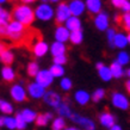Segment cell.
Masks as SVG:
<instances>
[{"mask_svg": "<svg viewBox=\"0 0 130 130\" xmlns=\"http://www.w3.org/2000/svg\"><path fill=\"white\" fill-rule=\"evenodd\" d=\"M49 71H50V73L53 74L54 78H61V76L64 74V69H63V67L60 66V64H53Z\"/></svg>", "mask_w": 130, "mask_h": 130, "instance_id": "30", "label": "cell"}, {"mask_svg": "<svg viewBox=\"0 0 130 130\" xmlns=\"http://www.w3.org/2000/svg\"><path fill=\"white\" fill-rule=\"evenodd\" d=\"M66 62H67V57L64 55H60V56H55V57H54V63H55V64L62 66V64H64Z\"/></svg>", "mask_w": 130, "mask_h": 130, "instance_id": "43", "label": "cell"}, {"mask_svg": "<svg viewBox=\"0 0 130 130\" xmlns=\"http://www.w3.org/2000/svg\"><path fill=\"white\" fill-rule=\"evenodd\" d=\"M85 5L91 14H98L102 12V0H86Z\"/></svg>", "mask_w": 130, "mask_h": 130, "instance_id": "14", "label": "cell"}, {"mask_svg": "<svg viewBox=\"0 0 130 130\" xmlns=\"http://www.w3.org/2000/svg\"><path fill=\"white\" fill-rule=\"evenodd\" d=\"M43 99H44V102L51 107H56V109H57V107L60 106V104H61V97H60L57 93H55L54 91H48V92H45Z\"/></svg>", "mask_w": 130, "mask_h": 130, "instance_id": "9", "label": "cell"}, {"mask_svg": "<svg viewBox=\"0 0 130 130\" xmlns=\"http://www.w3.org/2000/svg\"><path fill=\"white\" fill-rule=\"evenodd\" d=\"M109 130H122V128H121L119 125H117V124H115V125L112 126V128H110Z\"/></svg>", "mask_w": 130, "mask_h": 130, "instance_id": "46", "label": "cell"}, {"mask_svg": "<svg viewBox=\"0 0 130 130\" xmlns=\"http://www.w3.org/2000/svg\"><path fill=\"white\" fill-rule=\"evenodd\" d=\"M47 51H48V44L45 43V42H43V41H41V42H38L37 44H35L34 48H32V53H34V55L37 56V57H41V56L45 55Z\"/></svg>", "mask_w": 130, "mask_h": 130, "instance_id": "18", "label": "cell"}, {"mask_svg": "<svg viewBox=\"0 0 130 130\" xmlns=\"http://www.w3.org/2000/svg\"><path fill=\"white\" fill-rule=\"evenodd\" d=\"M7 0H0V4H3V3H6Z\"/></svg>", "mask_w": 130, "mask_h": 130, "instance_id": "54", "label": "cell"}, {"mask_svg": "<svg viewBox=\"0 0 130 130\" xmlns=\"http://www.w3.org/2000/svg\"><path fill=\"white\" fill-rule=\"evenodd\" d=\"M66 28H67L71 32L81 30V22H80V19L78 18V17L72 16L71 18L66 22Z\"/></svg>", "mask_w": 130, "mask_h": 130, "instance_id": "17", "label": "cell"}, {"mask_svg": "<svg viewBox=\"0 0 130 130\" xmlns=\"http://www.w3.org/2000/svg\"><path fill=\"white\" fill-rule=\"evenodd\" d=\"M0 111L3 113H6V115H11L13 112V107L10 103L5 102V100H0Z\"/></svg>", "mask_w": 130, "mask_h": 130, "instance_id": "32", "label": "cell"}, {"mask_svg": "<svg viewBox=\"0 0 130 130\" xmlns=\"http://www.w3.org/2000/svg\"><path fill=\"white\" fill-rule=\"evenodd\" d=\"M20 1H22V3H23V4H31V3H34V1H36V0H20Z\"/></svg>", "mask_w": 130, "mask_h": 130, "instance_id": "48", "label": "cell"}, {"mask_svg": "<svg viewBox=\"0 0 130 130\" xmlns=\"http://www.w3.org/2000/svg\"><path fill=\"white\" fill-rule=\"evenodd\" d=\"M99 122L103 126L110 129L116 124V118H115V116L112 113L106 111V112H103V113L99 115Z\"/></svg>", "mask_w": 130, "mask_h": 130, "instance_id": "12", "label": "cell"}, {"mask_svg": "<svg viewBox=\"0 0 130 130\" xmlns=\"http://www.w3.org/2000/svg\"><path fill=\"white\" fill-rule=\"evenodd\" d=\"M14 60V56L12 54V51H10L7 49L6 51H4L3 54H0V61L3 63H5V66H10Z\"/></svg>", "mask_w": 130, "mask_h": 130, "instance_id": "25", "label": "cell"}, {"mask_svg": "<svg viewBox=\"0 0 130 130\" xmlns=\"http://www.w3.org/2000/svg\"><path fill=\"white\" fill-rule=\"evenodd\" d=\"M8 23L0 19V37H7L8 35Z\"/></svg>", "mask_w": 130, "mask_h": 130, "instance_id": "38", "label": "cell"}, {"mask_svg": "<svg viewBox=\"0 0 130 130\" xmlns=\"http://www.w3.org/2000/svg\"><path fill=\"white\" fill-rule=\"evenodd\" d=\"M74 98H75V100H76V102L79 103L80 105H86L87 103L90 102L91 95L88 94V92H86V91L80 90V91H78V92L75 93Z\"/></svg>", "mask_w": 130, "mask_h": 130, "instance_id": "21", "label": "cell"}, {"mask_svg": "<svg viewBox=\"0 0 130 130\" xmlns=\"http://www.w3.org/2000/svg\"><path fill=\"white\" fill-rule=\"evenodd\" d=\"M85 8H86V5L84 4V1H81V0H72L69 3V10L72 12V16L74 17L83 14Z\"/></svg>", "mask_w": 130, "mask_h": 130, "instance_id": "11", "label": "cell"}, {"mask_svg": "<svg viewBox=\"0 0 130 130\" xmlns=\"http://www.w3.org/2000/svg\"><path fill=\"white\" fill-rule=\"evenodd\" d=\"M71 119L74 123L79 124L81 128H84L85 130H95V124L94 122L90 118H86V117H83L78 113H73V116L71 117Z\"/></svg>", "mask_w": 130, "mask_h": 130, "instance_id": "5", "label": "cell"}, {"mask_svg": "<svg viewBox=\"0 0 130 130\" xmlns=\"http://www.w3.org/2000/svg\"><path fill=\"white\" fill-rule=\"evenodd\" d=\"M56 110H57V113H59L60 116H62V117H68V118H71L72 116H73V112L71 111L69 104H67V103H61L60 106L57 107Z\"/></svg>", "mask_w": 130, "mask_h": 130, "instance_id": "23", "label": "cell"}, {"mask_svg": "<svg viewBox=\"0 0 130 130\" xmlns=\"http://www.w3.org/2000/svg\"><path fill=\"white\" fill-rule=\"evenodd\" d=\"M128 44H129V42H128V36L122 34V32H117V34H116V37H115V41H113L115 48L124 49Z\"/></svg>", "mask_w": 130, "mask_h": 130, "instance_id": "15", "label": "cell"}, {"mask_svg": "<svg viewBox=\"0 0 130 130\" xmlns=\"http://www.w3.org/2000/svg\"><path fill=\"white\" fill-rule=\"evenodd\" d=\"M119 24L123 26L124 30H126L128 32H130V12L124 13V14L121 17V23Z\"/></svg>", "mask_w": 130, "mask_h": 130, "instance_id": "31", "label": "cell"}, {"mask_svg": "<svg viewBox=\"0 0 130 130\" xmlns=\"http://www.w3.org/2000/svg\"><path fill=\"white\" fill-rule=\"evenodd\" d=\"M94 25L95 28L100 31H105L109 29V14L106 12H100L94 18Z\"/></svg>", "mask_w": 130, "mask_h": 130, "instance_id": "8", "label": "cell"}, {"mask_svg": "<svg viewBox=\"0 0 130 130\" xmlns=\"http://www.w3.org/2000/svg\"><path fill=\"white\" fill-rule=\"evenodd\" d=\"M45 88L42 87L41 85H38L37 83H32V84H29L28 85V92L29 94L31 95L32 98L35 99H38V98H42L44 97L45 94Z\"/></svg>", "mask_w": 130, "mask_h": 130, "instance_id": "10", "label": "cell"}, {"mask_svg": "<svg viewBox=\"0 0 130 130\" xmlns=\"http://www.w3.org/2000/svg\"><path fill=\"white\" fill-rule=\"evenodd\" d=\"M48 121L49 119L47 118V116L45 115H37V118H36V124L38 126H44L48 124Z\"/></svg>", "mask_w": 130, "mask_h": 130, "instance_id": "40", "label": "cell"}, {"mask_svg": "<svg viewBox=\"0 0 130 130\" xmlns=\"http://www.w3.org/2000/svg\"><path fill=\"white\" fill-rule=\"evenodd\" d=\"M126 36H128V42H129V44H130V32H129V34H128Z\"/></svg>", "mask_w": 130, "mask_h": 130, "instance_id": "52", "label": "cell"}, {"mask_svg": "<svg viewBox=\"0 0 130 130\" xmlns=\"http://www.w3.org/2000/svg\"><path fill=\"white\" fill-rule=\"evenodd\" d=\"M40 73V67L36 62H30L28 64V74L30 76H37V74Z\"/></svg>", "mask_w": 130, "mask_h": 130, "instance_id": "33", "label": "cell"}, {"mask_svg": "<svg viewBox=\"0 0 130 130\" xmlns=\"http://www.w3.org/2000/svg\"><path fill=\"white\" fill-rule=\"evenodd\" d=\"M41 1H43V4H47V1H48V0H41Z\"/></svg>", "mask_w": 130, "mask_h": 130, "instance_id": "55", "label": "cell"}, {"mask_svg": "<svg viewBox=\"0 0 130 130\" xmlns=\"http://www.w3.org/2000/svg\"><path fill=\"white\" fill-rule=\"evenodd\" d=\"M64 126H66V122H64V119L61 118V117L55 118L53 121V124H51L53 130H62Z\"/></svg>", "mask_w": 130, "mask_h": 130, "instance_id": "34", "label": "cell"}, {"mask_svg": "<svg viewBox=\"0 0 130 130\" xmlns=\"http://www.w3.org/2000/svg\"><path fill=\"white\" fill-rule=\"evenodd\" d=\"M69 37H71V31H69L66 26L59 25L57 29H56V31H55L56 41H57V42H61V43H64L66 41L69 40Z\"/></svg>", "mask_w": 130, "mask_h": 130, "instance_id": "13", "label": "cell"}, {"mask_svg": "<svg viewBox=\"0 0 130 130\" xmlns=\"http://www.w3.org/2000/svg\"><path fill=\"white\" fill-rule=\"evenodd\" d=\"M110 69H111V73H112V76L116 78V79H119V78H122L123 75L125 74V72L123 69V66L119 64L117 61H115V62L111 63Z\"/></svg>", "mask_w": 130, "mask_h": 130, "instance_id": "20", "label": "cell"}, {"mask_svg": "<svg viewBox=\"0 0 130 130\" xmlns=\"http://www.w3.org/2000/svg\"><path fill=\"white\" fill-rule=\"evenodd\" d=\"M125 73H126V75L129 76V79H130V68H128V71H126Z\"/></svg>", "mask_w": 130, "mask_h": 130, "instance_id": "50", "label": "cell"}, {"mask_svg": "<svg viewBox=\"0 0 130 130\" xmlns=\"http://www.w3.org/2000/svg\"><path fill=\"white\" fill-rule=\"evenodd\" d=\"M5 126L8 128V129H16L17 128V124H16V118H13V117H6L5 118Z\"/></svg>", "mask_w": 130, "mask_h": 130, "instance_id": "41", "label": "cell"}, {"mask_svg": "<svg viewBox=\"0 0 130 130\" xmlns=\"http://www.w3.org/2000/svg\"><path fill=\"white\" fill-rule=\"evenodd\" d=\"M83 31L81 30H78V31H73L71 32V37H69V40L73 44H80L83 42Z\"/></svg>", "mask_w": 130, "mask_h": 130, "instance_id": "28", "label": "cell"}, {"mask_svg": "<svg viewBox=\"0 0 130 130\" xmlns=\"http://www.w3.org/2000/svg\"><path fill=\"white\" fill-rule=\"evenodd\" d=\"M111 102H112V105L115 107L121 109V110H128L130 106L129 99L119 92H113L111 94Z\"/></svg>", "mask_w": 130, "mask_h": 130, "instance_id": "3", "label": "cell"}, {"mask_svg": "<svg viewBox=\"0 0 130 130\" xmlns=\"http://www.w3.org/2000/svg\"><path fill=\"white\" fill-rule=\"evenodd\" d=\"M104 97H105V90L98 88V90H95V92H93V94H92V100L94 103H98V102H100Z\"/></svg>", "mask_w": 130, "mask_h": 130, "instance_id": "36", "label": "cell"}, {"mask_svg": "<svg viewBox=\"0 0 130 130\" xmlns=\"http://www.w3.org/2000/svg\"><path fill=\"white\" fill-rule=\"evenodd\" d=\"M116 30H115L113 28H109L106 30V37H107V42H109V44H110L111 48H115L113 45V41H115V37H116Z\"/></svg>", "mask_w": 130, "mask_h": 130, "instance_id": "35", "label": "cell"}, {"mask_svg": "<svg viewBox=\"0 0 130 130\" xmlns=\"http://www.w3.org/2000/svg\"><path fill=\"white\" fill-rule=\"evenodd\" d=\"M53 80H54V76L50 73V71H40V73L36 76V83L44 88L50 86Z\"/></svg>", "mask_w": 130, "mask_h": 130, "instance_id": "6", "label": "cell"}, {"mask_svg": "<svg viewBox=\"0 0 130 130\" xmlns=\"http://www.w3.org/2000/svg\"><path fill=\"white\" fill-rule=\"evenodd\" d=\"M66 130H79V129H76V128H68V129Z\"/></svg>", "mask_w": 130, "mask_h": 130, "instance_id": "51", "label": "cell"}, {"mask_svg": "<svg viewBox=\"0 0 130 130\" xmlns=\"http://www.w3.org/2000/svg\"><path fill=\"white\" fill-rule=\"evenodd\" d=\"M116 61H117L119 64H122V66H126V64L130 62V56L126 51H121V53H118Z\"/></svg>", "mask_w": 130, "mask_h": 130, "instance_id": "29", "label": "cell"}, {"mask_svg": "<svg viewBox=\"0 0 130 130\" xmlns=\"http://www.w3.org/2000/svg\"><path fill=\"white\" fill-rule=\"evenodd\" d=\"M10 93H11V97L13 98V100H16L18 103H22L26 99V91L22 85H13L10 90Z\"/></svg>", "mask_w": 130, "mask_h": 130, "instance_id": "7", "label": "cell"}, {"mask_svg": "<svg viewBox=\"0 0 130 130\" xmlns=\"http://www.w3.org/2000/svg\"><path fill=\"white\" fill-rule=\"evenodd\" d=\"M22 115H23V117H24V119H25V122L26 123H31L37 118L36 112L35 111H32V110H30V109H25V110H23L22 111Z\"/></svg>", "mask_w": 130, "mask_h": 130, "instance_id": "27", "label": "cell"}, {"mask_svg": "<svg viewBox=\"0 0 130 130\" xmlns=\"http://www.w3.org/2000/svg\"><path fill=\"white\" fill-rule=\"evenodd\" d=\"M95 67H97V69L99 71L100 68L104 67V63H103V62H97V64H95Z\"/></svg>", "mask_w": 130, "mask_h": 130, "instance_id": "47", "label": "cell"}, {"mask_svg": "<svg viewBox=\"0 0 130 130\" xmlns=\"http://www.w3.org/2000/svg\"><path fill=\"white\" fill-rule=\"evenodd\" d=\"M111 4L113 5L115 7L122 10L124 13L130 12V3H129V0H111Z\"/></svg>", "mask_w": 130, "mask_h": 130, "instance_id": "22", "label": "cell"}, {"mask_svg": "<svg viewBox=\"0 0 130 130\" xmlns=\"http://www.w3.org/2000/svg\"><path fill=\"white\" fill-rule=\"evenodd\" d=\"M1 76H3V79L5 81H13L14 78H16V75H14V72L10 66H5L3 69H1Z\"/></svg>", "mask_w": 130, "mask_h": 130, "instance_id": "24", "label": "cell"}, {"mask_svg": "<svg viewBox=\"0 0 130 130\" xmlns=\"http://www.w3.org/2000/svg\"><path fill=\"white\" fill-rule=\"evenodd\" d=\"M12 17L14 18V20L22 23L25 26H29L35 20L36 16H35V11L30 6H28L25 4H20V5H16L13 7Z\"/></svg>", "mask_w": 130, "mask_h": 130, "instance_id": "1", "label": "cell"}, {"mask_svg": "<svg viewBox=\"0 0 130 130\" xmlns=\"http://www.w3.org/2000/svg\"><path fill=\"white\" fill-rule=\"evenodd\" d=\"M7 44L5 43V42H0V54H3L4 51L7 50Z\"/></svg>", "mask_w": 130, "mask_h": 130, "instance_id": "44", "label": "cell"}, {"mask_svg": "<svg viewBox=\"0 0 130 130\" xmlns=\"http://www.w3.org/2000/svg\"><path fill=\"white\" fill-rule=\"evenodd\" d=\"M35 16L37 19L40 20H50L54 17V10L50 5L48 4H41L36 7L35 11Z\"/></svg>", "mask_w": 130, "mask_h": 130, "instance_id": "2", "label": "cell"}, {"mask_svg": "<svg viewBox=\"0 0 130 130\" xmlns=\"http://www.w3.org/2000/svg\"><path fill=\"white\" fill-rule=\"evenodd\" d=\"M71 17L72 12L69 10V5H67L66 3H61L57 6V10H56V23L62 24L64 22H67Z\"/></svg>", "mask_w": 130, "mask_h": 130, "instance_id": "4", "label": "cell"}, {"mask_svg": "<svg viewBox=\"0 0 130 130\" xmlns=\"http://www.w3.org/2000/svg\"><path fill=\"white\" fill-rule=\"evenodd\" d=\"M66 50H67L66 45L63 43H61V42H57V41L54 42L50 47V51H51V54L54 55V57L55 56H60V55H64Z\"/></svg>", "mask_w": 130, "mask_h": 130, "instance_id": "19", "label": "cell"}, {"mask_svg": "<svg viewBox=\"0 0 130 130\" xmlns=\"http://www.w3.org/2000/svg\"><path fill=\"white\" fill-rule=\"evenodd\" d=\"M60 86L62 88L63 91H69L72 88V81L71 79H68V78H63L61 80V83H60Z\"/></svg>", "mask_w": 130, "mask_h": 130, "instance_id": "42", "label": "cell"}, {"mask_svg": "<svg viewBox=\"0 0 130 130\" xmlns=\"http://www.w3.org/2000/svg\"><path fill=\"white\" fill-rule=\"evenodd\" d=\"M99 73V76H100V79L104 80V81H110L113 76H112V73H111V69L110 67H106V66H104L103 68H100L98 71Z\"/></svg>", "mask_w": 130, "mask_h": 130, "instance_id": "26", "label": "cell"}, {"mask_svg": "<svg viewBox=\"0 0 130 130\" xmlns=\"http://www.w3.org/2000/svg\"><path fill=\"white\" fill-rule=\"evenodd\" d=\"M8 34H20V32H24L28 26L23 25L22 23L17 22V20H12L8 23Z\"/></svg>", "mask_w": 130, "mask_h": 130, "instance_id": "16", "label": "cell"}, {"mask_svg": "<svg viewBox=\"0 0 130 130\" xmlns=\"http://www.w3.org/2000/svg\"><path fill=\"white\" fill-rule=\"evenodd\" d=\"M16 124H17V129H19V130H24L25 129V126H26V122H25V119H24L22 112H20V113H17Z\"/></svg>", "mask_w": 130, "mask_h": 130, "instance_id": "37", "label": "cell"}, {"mask_svg": "<svg viewBox=\"0 0 130 130\" xmlns=\"http://www.w3.org/2000/svg\"><path fill=\"white\" fill-rule=\"evenodd\" d=\"M11 18H12L11 14H10L6 10H4V8L0 6V19L4 20V22H6V23H10V22H12Z\"/></svg>", "mask_w": 130, "mask_h": 130, "instance_id": "39", "label": "cell"}, {"mask_svg": "<svg viewBox=\"0 0 130 130\" xmlns=\"http://www.w3.org/2000/svg\"><path fill=\"white\" fill-rule=\"evenodd\" d=\"M49 1H51V3H59L60 0H49Z\"/></svg>", "mask_w": 130, "mask_h": 130, "instance_id": "53", "label": "cell"}, {"mask_svg": "<svg viewBox=\"0 0 130 130\" xmlns=\"http://www.w3.org/2000/svg\"><path fill=\"white\" fill-rule=\"evenodd\" d=\"M125 88H126V91H128V93L130 94V79L125 83Z\"/></svg>", "mask_w": 130, "mask_h": 130, "instance_id": "45", "label": "cell"}, {"mask_svg": "<svg viewBox=\"0 0 130 130\" xmlns=\"http://www.w3.org/2000/svg\"><path fill=\"white\" fill-rule=\"evenodd\" d=\"M5 118L6 117H0V126L5 125Z\"/></svg>", "mask_w": 130, "mask_h": 130, "instance_id": "49", "label": "cell"}]
</instances>
